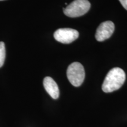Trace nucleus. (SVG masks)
Segmentation results:
<instances>
[{"label":"nucleus","mask_w":127,"mask_h":127,"mask_svg":"<svg viewBox=\"0 0 127 127\" xmlns=\"http://www.w3.org/2000/svg\"><path fill=\"white\" fill-rule=\"evenodd\" d=\"M126 75L124 71L121 68L115 67L108 72L102 85L104 93H108L117 91L123 86Z\"/></svg>","instance_id":"f257e3e1"},{"label":"nucleus","mask_w":127,"mask_h":127,"mask_svg":"<svg viewBox=\"0 0 127 127\" xmlns=\"http://www.w3.org/2000/svg\"><path fill=\"white\" fill-rule=\"evenodd\" d=\"M90 8L91 4L88 0H74L64 8V12L68 17L75 18L86 14Z\"/></svg>","instance_id":"f03ea898"},{"label":"nucleus","mask_w":127,"mask_h":127,"mask_svg":"<svg viewBox=\"0 0 127 127\" xmlns=\"http://www.w3.org/2000/svg\"><path fill=\"white\" fill-rule=\"evenodd\" d=\"M66 76L73 86L77 87L81 85L85 76L83 65L78 62L71 64L66 70Z\"/></svg>","instance_id":"7ed1b4c3"},{"label":"nucleus","mask_w":127,"mask_h":127,"mask_svg":"<svg viewBox=\"0 0 127 127\" xmlns=\"http://www.w3.org/2000/svg\"><path fill=\"white\" fill-rule=\"evenodd\" d=\"M54 38L63 44H70L79 36V32L72 28H60L54 34Z\"/></svg>","instance_id":"20e7f679"},{"label":"nucleus","mask_w":127,"mask_h":127,"mask_svg":"<svg viewBox=\"0 0 127 127\" xmlns=\"http://www.w3.org/2000/svg\"><path fill=\"white\" fill-rule=\"evenodd\" d=\"M115 25L113 22L107 21L103 22L99 25L95 34V38L98 41L101 42L110 38L114 33Z\"/></svg>","instance_id":"39448f33"},{"label":"nucleus","mask_w":127,"mask_h":127,"mask_svg":"<svg viewBox=\"0 0 127 127\" xmlns=\"http://www.w3.org/2000/svg\"><path fill=\"white\" fill-rule=\"evenodd\" d=\"M43 85L46 91L53 99H58L60 96V90L58 85L52 78L46 77L44 79Z\"/></svg>","instance_id":"423d86ee"},{"label":"nucleus","mask_w":127,"mask_h":127,"mask_svg":"<svg viewBox=\"0 0 127 127\" xmlns=\"http://www.w3.org/2000/svg\"><path fill=\"white\" fill-rule=\"evenodd\" d=\"M6 51L5 46L4 42H0V68L4 65L5 59Z\"/></svg>","instance_id":"0eeeda50"},{"label":"nucleus","mask_w":127,"mask_h":127,"mask_svg":"<svg viewBox=\"0 0 127 127\" xmlns=\"http://www.w3.org/2000/svg\"><path fill=\"white\" fill-rule=\"evenodd\" d=\"M123 7L127 10V0H119Z\"/></svg>","instance_id":"6e6552de"},{"label":"nucleus","mask_w":127,"mask_h":127,"mask_svg":"<svg viewBox=\"0 0 127 127\" xmlns=\"http://www.w3.org/2000/svg\"><path fill=\"white\" fill-rule=\"evenodd\" d=\"M0 1H2V0H0Z\"/></svg>","instance_id":"1a4fd4ad"}]
</instances>
